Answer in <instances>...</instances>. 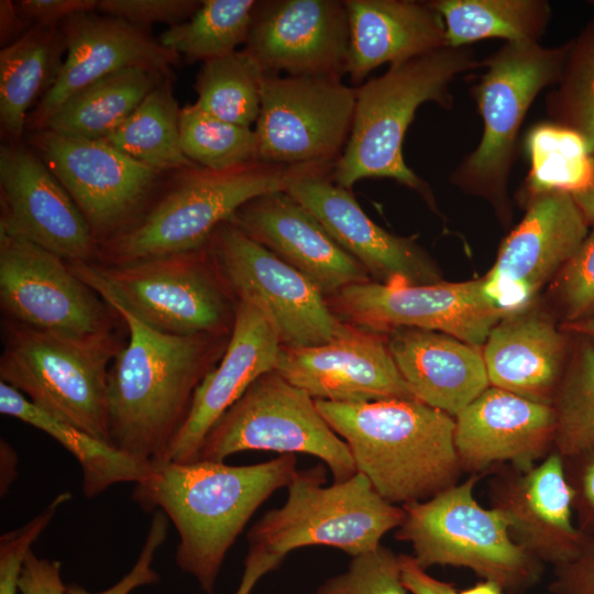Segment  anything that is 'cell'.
<instances>
[{
    "label": "cell",
    "mask_w": 594,
    "mask_h": 594,
    "mask_svg": "<svg viewBox=\"0 0 594 594\" xmlns=\"http://www.w3.org/2000/svg\"><path fill=\"white\" fill-rule=\"evenodd\" d=\"M312 594H408L403 583L400 558L378 547L351 557L346 569L322 582Z\"/></svg>",
    "instance_id": "41"
},
{
    "label": "cell",
    "mask_w": 594,
    "mask_h": 594,
    "mask_svg": "<svg viewBox=\"0 0 594 594\" xmlns=\"http://www.w3.org/2000/svg\"><path fill=\"white\" fill-rule=\"evenodd\" d=\"M403 583L410 594H458L452 583L439 580L420 568L411 554H399Z\"/></svg>",
    "instance_id": "49"
},
{
    "label": "cell",
    "mask_w": 594,
    "mask_h": 594,
    "mask_svg": "<svg viewBox=\"0 0 594 594\" xmlns=\"http://www.w3.org/2000/svg\"><path fill=\"white\" fill-rule=\"evenodd\" d=\"M0 413L45 432L69 451L81 468L82 493L88 498L118 483H138L152 469V461L135 459L51 415L3 382H0Z\"/></svg>",
    "instance_id": "30"
},
{
    "label": "cell",
    "mask_w": 594,
    "mask_h": 594,
    "mask_svg": "<svg viewBox=\"0 0 594 594\" xmlns=\"http://www.w3.org/2000/svg\"><path fill=\"white\" fill-rule=\"evenodd\" d=\"M556 287L570 323L594 311V226L557 274Z\"/></svg>",
    "instance_id": "42"
},
{
    "label": "cell",
    "mask_w": 594,
    "mask_h": 594,
    "mask_svg": "<svg viewBox=\"0 0 594 594\" xmlns=\"http://www.w3.org/2000/svg\"><path fill=\"white\" fill-rule=\"evenodd\" d=\"M334 163L254 161L222 170L201 166L169 173L144 213L99 244L97 263L113 265L197 250L250 200L287 191L296 182L331 175Z\"/></svg>",
    "instance_id": "4"
},
{
    "label": "cell",
    "mask_w": 594,
    "mask_h": 594,
    "mask_svg": "<svg viewBox=\"0 0 594 594\" xmlns=\"http://www.w3.org/2000/svg\"><path fill=\"white\" fill-rule=\"evenodd\" d=\"M387 346L414 397L452 417L490 386L482 351L452 336L398 328Z\"/></svg>",
    "instance_id": "27"
},
{
    "label": "cell",
    "mask_w": 594,
    "mask_h": 594,
    "mask_svg": "<svg viewBox=\"0 0 594 594\" xmlns=\"http://www.w3.org/2000/svg\"><path fill=\"white\" fill-rule=\"evenodd\" d=\"M0 228L67 262H96L99 242L72 196L21 142L0 147Z\"/></svg>",
    "instance_id": "18"
},
{
    "label": "cell",
    "mask_w": 594,
    "mask_h": 594,
    "mask_svg": "<svg viewBox=\"0 0 594 594\" xmlns=\"http://www.w3.org/2000/svg\"><path fill=\"white\" fill-rule=\"evenodd\" d=\"M167 76L172 75L143 67L107 75L68 98L41 130L68 138L103 140Z\"/></svg>",
    "instance_id": "32"
},
{
    "label": "cell",
    "mask_w": 594,
    "mask_h": 594,
    "mask_svg": "<svg viewBox=\"0 0 594 594\" xmlns=\"http://www.w3.org/2000/svg\"><path fill=\"white\" fill-rule=\"evenodd\" d=\"M2 334L1 382L51 415L109 442L108 365L123 346L81 343L7 318Z\"/></svg>",
    "instance_id": "10"
},
{
    "label": "cell",
    "mask_w": 594,
    "mask_h": 594,
    "mask_svg": "<svg viewBox=\"0 0 594 594\" xmlns=\"http://www.w3.org/2000/svg\"><path fill=\"white\" fill-rule=\"evenodd\" d=\"M458 594H507L497 583L482 580L475 585L468 587Z\"/></svg>",
    "instance_id": "54"
},
{
    "label": "cell",
    "mask_w": 594,
    "mask_h": 594,
    "mask_svg": "<svg viewBox=\"0 0 594 594\" xmlns=\"http://www.w3.org/2000/svg\"><path fill=\"white\" fill-rule=\"evenodd\" d=\"M197 0H99L102 14L148 29L153 23L169 26L187 21L199 8Z\"/></svg>",
    "instance_id": "44"
},
{
    "label": "cell",
    "mask_w": 594,
    "mask_h": 594,
    "mask_svg": "<svg viewBox=\"0 0 594 594\" xmlns=\"http://www.w3.org/2000/svg\"><path fill=\"white\" fill-rule=\"evenodd\" d=\"M490 386L551 405L560 384L564 339L544 315L504 317L482 350Z\"/></svg>",
    "instance_id": "29"
},
{
    "label": "cell",
    "mask_w": 594,
    "mask_h": 594,
    "mask_svg": "<svg viewBox=\"0 0 594 594\" xmlns=\"http://www.w3.org/2000/svg\"><path fill=\"white\" fill-rule=\"evenodd\" d=\"M179 141L188 160L212 170L260 161L254 129L223 121L195 103L180 109Z\"/></svg>",
    "instance_id": "40"
},
{
    "label": "cell",
    "mask_w": 594,
    "mask_h": 594,
    "mask_svg": "<svg viewBox=\"0 0 594 594\" xmlns=\"http://www.w3.org/2000/svg\"><path fill=\"white\" fill-rule=\"evenodd\" d=\"M331 304L336 315L361 329L430 330L477 348L507 316L487 294L484 277L421 285L370 280L342 288L332 296Z\"/></svg>",
    "instance_id": "16"
},
{
    "label": "cell",
    "mask_w": 594,
    "mask_h": 594,
    "mask_svg": "<svg viewBox=\"0 0 594 594\" xmlns=\"http://www.w3.org/2000/svg\"><path fill=\"white\" fill-rule=\"evenodd\" d=\"M446 26L447 46L461 47L488 38L539 42L552 10L546 0H432Z\"/></svg>",
    "instance_id": "33"
},
{
    "label": "cell",
    "mask_w": 594,
    "mask_h": 594,
    "mask_svg": "<svg viewBox=\"0 0 594 594\" xmlns=\"http://www.w3.org/2000/svg\"><path fill=\"white\" fill-rule=\"evenodd\" d=\"M180 109L173 92L172 76H167L102 141L164 173L198 166L185 156L180 147Z\"/></svg>",
    "instance_id": "34"
},
{
    "label": "cell",
    "mask_w": 594,
    "mask_h": 594,
    "mask_svg": "<svg viewBox=\"0 0 594 594\" xmlns=\"http://www.w3.org/2000/svg\"><path fill=\"white\" fill-rule=\"evenodd\" d=\"M72 497L69 492L58 494L38 515L22 527L0 537V594H16L19 579L32 544L46 529L54 516Z\"/></svg>",
    "instance_id": "43"
},
{
    "label": "cell",
    "mask_w": 594,
    "mask_h": 594,
    "mask_svg": "<svg viewBox=\"0 0 594 594\" xmlns=\"http://www.w3.org/2000/svg\"><path fill=\"white\" fill-rule=\"evenodd\" d=\"M480 66L470 46H444L389 65L383 75L355 87L352 129L334 165L333 182L350 190L364 178H392L436 209L429 185L404 160V139L421 105L435 102L450 110L452 81Z\"/></svg>",
    "instance_id": "5"
},
{
    "label": "cell",
    "mask_w": 594,
    "mask_h": 594,
    "mask_svg": "<svg viewBox=\"0 0 594 594\" xmlns=\"http://www.w3.org/2000/svg\"><path fill=\"white\" fill-rule=\"evenodd\" d=\"M570 41L548 47L539 42H505L481 62L485 72L471 94L483 120L476 148L452 172L450 182L488 200L503 222L510 219L508 179L518 134L531 103L562 73Z\"/></svg>",
    "instance_id": "7"
},
{
    "label": "cell",
    "mask_w": 594,
    "mask_h": 594,
    "mask_svg": "<svg viewBox=\"0 0 594 594\" xmlns=\"http://www.w3.org/2000/svg\"><path fill=\"white\" fill-rule=\"evenodd\" d=\"M297 457L231 465L196 460L152 461L132 497L145 512L162 510L174 524L179 542L178 568L212 594L230 548L258 507L297 472Z\"/></svg>",
    "instance_id": "1"
},
{
    "label": "cell",
    "mask_w": 594,
    "mask_h": 594,
    "mask_svg": "<svg viewBox=\"0 0 594 594\" xmlns=\"http://www.w3.org/2000/svg\"><path fill=\"white\" fill-rule=\"evenodd\" d=\"M588 226L571 194L529 196L524 218L503 241L484 276L490 297L507 316L525 311L579 249Z\"/></svg>",
    "instance_id": "17"
},
{
    "label": "cell",
    "mask_w": 594,
    "mask_h": 594,
    "mask_svg": "<svg viewBox=\"0 0 594 594\" xmlns=\"http://www.w3.org/2000/svg\"><path fill=\"white\" fill-rule=\"evenodd\" d=\"M490 494L491 507L534 558L554 568L579 553L586 536L573 521L575 490L557 452L527 470L513 468L493 482Z\"/></svg>",
    "instance_id": "22"
},
{
    "label": "cell",
    "mask_w": 594,
    "mask_h": 594,
    "mask_svg": "<svg viewBox=\"0 0 594 594\" xmlns=\"http://www.w3.org/2000/svg\"><path fill=\"white\" fill-rule=\"evenodd\" d=\"M477 481L473 474L426 501L403 505L405 519L394 537L410 543L424 570L465 568L508 594L524 593L540 581L543 563L514 540L498 510L477 502Z\"/></svg>",
    "instance_id": "8"
},
{
    "label": "cell",
    "mask_w": 594,
    "mask_h": 594,
    "mask_svg": "<svg viewBox=\"0 0 594 594\" xmlns=\"http://www.w3.org/2000/svg\"><path fill=\"white\" fill-rule=\"evenodd\" d=\"M113 309L124 321L128 342L108 373L109 442L135 459L160 460L230 336L166 334Z\"/></svg>",
    "instance_id": "2"
},
{
    "label": "cell",
    "mask_w": 594,
    "mask_h": 594,
    "mask_svg": "<svg viewBox=\"0 0 594 594\" xmlns=\"http://www.w3.org/2000/svg\"><path fill=\"white\" fill-rule=\"evenodd\" d=\"M326 481L324 464L297 471L285 503L248 531L250 547L285 558L299 548L324 546L354 557L382 544L404 521L403 506L385 501L361 473L329 486Z\"/></svg>",
    "instance_id": "9"
},
{
    "label": "cell",
    "mask_w": 594,
    "mask_h": 594,
    "mask_svg": "<svg viewBox=\"0 0 594 594\" xmlns=\"http://www.w3.org/2000/svg\"><path fill=\"white\" fill-rule=\"evenodd\" d=\"M316 406L348 444L356 472L388 503L426 501L458 483L454 417L415 398Z\"/></svg>",
    "instance_id": "3"
},
{
    "label": "cell",
    "mask_w": 594,
    "mask_h": 594,
    "mask_svg": "<svg viewBox=\"0 0 594 594\" xmlns=\"http://www.w3.org/2000/svg\"><path fill=\"white\" fill-rule=\"evenodd\" d=\"M285 558L250 547L244 560L243 574L234 594H251L261 578L276 570Z\"/></svg>",
    "instance_id": "50"
},
{
    "label": "cell",
    "mask_w": 594,
    "mask_h": 594,
    "mask_svg": "<svg viewBox=\"0 0 594 594\" xmlns=\"http://www.w3.org/2000/svg\"><path fill=\"white\" fill-rule=\"evenodd\" d=\"M258 450L320 459L333 482L356 474L348 444L329 426L306 391L275 371L255 380L205 437L196 460L224 462Z\"/></svg>",
    "instance_id": "11"
},
{
    "label": "cell",
    "mask_w": 594,
    "mask_h": 594,
    "mask_svg": "<svg viewBox=\"0 0 594 594\" xmlns=\"http://www.w3.org/2000/svg\"><path fill=\"white\" fill-rule=\"evenodd\" d=\"M107 304L172 336H230L237 300L221 280L207 245L130 263L67 262Z\"/></svg>",
    "instance_id": "6"
},
{
    "label": "cell",
    "mask_w": 594,
    "mask_h": 594,
    "mask_svg": "<svg viewBox=\"0 0 594 594\" xmlns=\"http://www.w3.org/2000/svg\"><path fill=\"white\" fill-rule=\"evenodd\" d=\"M229 222L307 276L323 295L371 280L365 268L287 191L250 200Z\"/></svg>",
    "instance_id": "25"
},
{
    "label": "cell",
    "mask_w": 594,
    "mask_h": 594,
    "mask_svg": "<svg viewBox=\"0 0 594 594\" xmlns=\"http://www.w3.org/2000/svg\"><path fill=\"white\" fill-rule=\"evenodd\" d=\"M33 25L19 13L15 3L0 1V43L6 47L22 37Z\"/></svg>",
    "instance_id": "51"
},
{
    "label": "cell",
    "mask_w": 594,
    "mask_h": 594,
    "mask_svg": "<svg viewBox=\"0 0 594 594\" xmlns=\"http://www.w3.org/2000/svg\"><path fill=\"white\" fill-rule=\"evenodd\" d=\"M66 57L58 74L33 112L28 129L38 131L73 95L102 77L129 67H143L167 75L180 56L154 38L148 29L124 20L81 12L59 26Z\"/></svg>",
    "instance_id": "20"
},
{
    "label": "cell",
    "mask_w": 594,
    "mask_h": 594,
    "mask_svg": "<svg viewBox=\"0 0 594 594\" xmlns=\"http://www.w3.org/2000/svg\"><path fill=\"white\" fill-rule=\"evenodd\" d=\"M350 29L344 1H258L246 51L266 75L331 77L346 74Z\"/></svg>",
    "instance_id": "19"
},
{
    "label": "cell",
    "mask_w": 594,
    "mask_h": 594,
    "mask_svg": "<svg viewBox=\"0 0 594 594\" xmlns=\"http://www.w3.org/2000/svg\"><path fill=\"white\" fill-rule=\"evenodd\" d=\"M59 561L38 558L32 550L25 557L20 579L21 594H65Z\"/></svg>",
    "instance_id": "48"
},
{
    "label": "cell",
    "mask_w": 594,
    "mask_h": 594,
    "mask_svg": "<svg viewBox=\"0 0 594 594\" xmlns=\"http://www.w3.org/2000/svg\"><path fill=\"white\" fill-rule=\"evenodd\" d=\"M583 473H582V491L588 505L594 509V453L588 454Z\"/></svg>",
    "instance_id": "53"
},
{
    "label": "cell",
    "mask_w": 594,
    "mask_h": 594,
    "mask_svg": "<svg viewBox=\"0 0 594 594\" xmlns=\"http://www.w3.org/2000/svg\"><path fill=\"white\" fill-rule=\"evenodd\" d=\"M552 123L578 133L594 152V16L570 50L558 82L546 97Z\"/></svg>",
    "instance_id": "38"
},
{
    "label": "cell",
    "mask_w": 594,
    "mask_h": 594,
    "mask_svg": "<svg viewBox=\"0 0 594 594\" xmlns=\"http://www.w3.org/2000/svg\"><path fill=\"white\" fill-rule=\"evenodd\" d=\"M207 248L221 280L235 300L260 309L282 346L306 348L349 333L322 292L302 273L227 221Z\"/></svg>",
    "instance_id": "13"
},
{
    "label": "cell",
    "mask_w": 594,
    "mask_h": 594,
    "mask_svg": "<svg viewBox=\"0 0 594 594\" xmlns=\"http://www.w3.org/2000/svg\"><path fill=\"white\" fill-rule=\"evenodd\" d=\"M355 94L338 78L265 74L254 128L258 160L336 164L352 129Z\"/></svg>",
    "instance_id": "15"
},
{
    "label": "cell",
    "mask_w": 594,
    "mask_h": 594,
    "mask_svg": "<svg viewBox=\"0 0 594 594\" xmlns=\"http://www.w3.org/2000/svg\"><path fill=\"white\" fill-rule=\"evenodd\" d=\"M350 41L346 74L362 85L383 64H399L447 46L446 26L429 1L344 0Z\"/></svg>",
    "instance_id": "28"
},
{
    "label": "cell",
    "mask_w": 594,
    "mask_h": 594,
    "mask_svg": "<svg viewBox=\"0 0 594 594\" xmlns=\"http://www.w3.org/2000/svg\"><path fill=\"white\" fill-rule=\"evenodd\" d=\"M0 306L4 318L73 341L121 349V316L78 278L67 261L0 228Z\"/></svg>",
    "instance_id": "12"
},
{
    "label": "cell",
    "mask_w": 594,
    "mask_h": 594,
    "mask_svg": "<svg viewBox=\"0 0 594 594\" xmlns=\"http://www.w3.org/2000/svg\"><path fill=\"white\" fill-rule=\"evenodd\" d=\"M168 520V517L162 510L154 512L144 546L136 562L130 572L114 585L101 592H89L77 584H69L66 585L65 594H129L135 587L157 583L160 575L152 569V562L157 549L166 539Z\"/></svg>",
    "instance_id": "45"
},
{
    "label": "cell",
    "mask_w": 594,
    "mask_h": 594,
    "mask_svg": "<svg viewBox=\"0 0 594 594\" xmlns=\"http://www.w3.org/2000/svg\"><path fill=\"white\" fill-rule=\"evenodd\" d=\"M588 224L594 226V152L592 153V176L585 188L572 195Z\"/></svg>",
    "instance_id": "52"
},
{
    "label": "cell",
    "mask_w": 594,
    "mask_h": 594,
    "mask_svg": "<svg viewBox=\"0 0 594 594\" xmlns=\"http://www.w3.org/2000/svg\"><path fill=\"white\" fill-rule=\"evenodd\" d=\"M551 594H594V537L585 538L579 553L553 568Z\"/></svg>",
    "instance_id": "46"
},
{
    "label": "cell",
    "mask_w": 594,
    "mask_h": 594,
    "mask_svg": "<svg viewBox=\"0 0 594 594\" xmlns=\"http://www.w3.org/2000/svg\"><path fill=\"white\" fill-rule=\"evenodd\" d=\"M280 349L278 336L265 315L255 306L237 300L226 351L198 385L182 427L160 460L193 462L221 416L255 380L275 370Z\"/></svg>",
    "instance_id": "24"
},
{
    "label": "cell",
    "mask_w": 594,
    "mask_h": 594,
    "mask_svg": "<svg viewBox=\"0 0 594 594\" xmlns=\"http://www.w3.org/2000/svg\"><path fill=\"white\" fill-rule=\"evenodd\" d=\"M570 329L594 338V316L569 324Z\"/></svg>",
    "instance_id": "55"
},
{
    "label": "cell",
    "mask_w": 594,
    "mask_h": 594,
    "mask_svg": "<svg viewBox=\"0 0 594 594\" xmlns=\"http://www.w3.org/2000/svg\"><path fill=\"white\" fill-rule=\"evenodd\" d=\"M274 371L314 399L360 404L415 398L387 342L374 331L354 326L345 336L323 344L282 346Z\"/></svg>",
    "instance_id": "21"
},
{
    "label": "cell",
    "mask_w": 594,
    "mask_h": 594,
    "mask_svg": "<svg viewBox=\"0 0 594 594\" xmlns=\"http://www.w3.org/2000/svg\"><path fill=\"white\" fill-rule=\"evenodd\" d=\"M553 447L563 460L594 453V346L584 344L551 404Z\"/></svg>",
    "instance_id": "39"
},
{
    "label": "cell",
    "mask_w": 594,
    "mask_h": 594,
    "mask_svg": "<svg viewBox=\"0 0 594 594\" xmlns=\"http://www.w3.org/2000/svg\"><path fill=\"white\" fill-rule=\"evenodd\" d=\"M265 74L244 50L202 63L195 81L202 111L242 127L256 123Z\"/></svg>",
    "instance_id": "36"
},
{
    "label": "cell",
    "mask_w": 594,
    "mask_h": 594,
    "mask_svg": "<svg viewBox=\"0 0 594 594\" xmlns=\"http://www.w3.org/2000/svg\"><path fill=\"white\" fill-rule=\"evenodd\" d=\"M98 0H21L15 2L21 16L33 26L58 28L81 12L97 10Z\"/></svg>",
    "instance_id": "47"
},
{
    "label": "cell",
    "mask_w": 594,
    "mask_h": 594,
    "mask_svg": "<svg viewBox=\"0 0 594 594\" xmlns=\"http://www.w3.org/2000/svg\"><path fill=\"white\" fill-rule=\"evenodd\" d=\"M530 170L526 178L529 196L548 191L575 194L592 176V154L574 131L543 123L532 128L526 139Z\"/></svg>",
    "instance_id": "37"
},
{
    "label": "cell",
    "mask_w": 594,
    "mask_h": 594,
    "mask_svg": "<svg viewBox=\"0 0 594 594\" xmlns=\"http://www.w3.org/2000/svg\"><path fill=\"white\" fill-rule=\"evenodd\" d=\"M64 52L59 28L48 26H32L22 37L1 48L0 125L8 141H21L29 108L53 85Z\"/></svg>",
    "instance_id": "31"
},
{
    "label": "cell",
    "mask_w": 594,
    "mask_h": 594,
    "mask_svg": "<svg viewBox=\"0 0 594 594\" xmlns=\"http://www.w3.org/2000/svg\"><path fill=\"white\" fill-rule=\"evenodd\" d=\"M332 175L294 183L287 193L307 208L333 239L381 284L440 282L435 262L411 238L395 235L370 219L351 190Z\"/></svg>",
    "instance_id": "23"
},
{
    "label": "cell",
    "mask_w": 594,
    "mask_h": 594,
    "mask_svg": "<svg viewBox=\"0 0 594 594\" xmlns=\"http://www.w3.org/2000/svg\"><path fill=\"white\" fill-rule=\"evenodd\" d=\"M590 3L594 7V0H593V1H590Z\"/></svg>",
    "instance_id": "56"
},
{
    "label": "cell",
    "mask_w": 594,
    "mask_h": 594,
    "mask_svg": "<svg viewBox=\"0 0 594 594\" xmlns=\"http://www.w3.org/2000/svg\"><path fill=\"white\" fill-rule=\"evenodd\" d=\"M454 446L463 470L485 471L509 463L527 470L553 447L551 405L488 386L455 417Z\"/></svg>",
    "instance_id": "26"
},
{
    "label": "cell",
    "mask_w": 594,
    "mask_h": 594,
    "mask_svg": "<svg viewBox=\"0 0 594 594\" xmlns=\"http://www.w3.org/2000/svg\"><path fill=\"white\" fill-rule=\"evenodd\" d=\"M28 141L72 196L99 244L130 228L169 174L131 158L102 140L40 130L31 132Z\"/></svg>",
    "instance_id": "14"
},
{
    "label": "cell",
    "mask_w": 594,
    "mask_h": 594,
    "mask_svg": "<svg viewBox=\"0 0 594 594\" xmlns=\"http://www.w3.org/2000/svg\"><path fill=\"white\" fill-rule=\"evenodd\" d=\"M258 1L204 0L185 22L169 26L158 41L187 63L233 53L246 43Z\"/></svg>",
    "instance_id": "35"
}]
</instances>
